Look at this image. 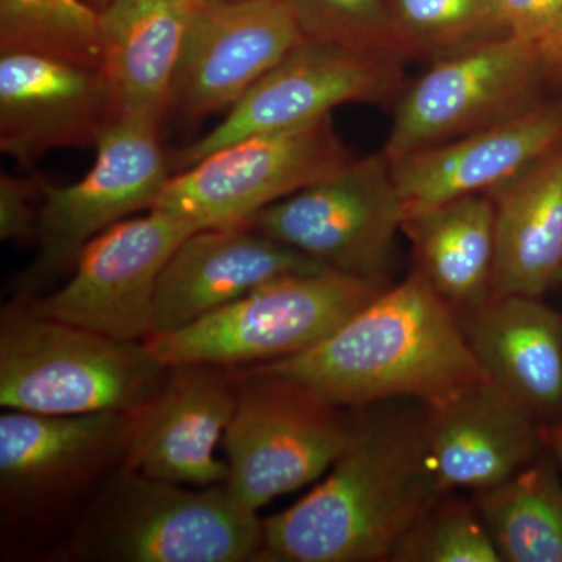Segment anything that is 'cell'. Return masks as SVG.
<instances>
[{"label": "cell", "instance_id": "7c38bea8", "mask_svg": "<svg viewBox=\"0 0 562 562\" xmlns=\"http://www.w3.org/2000/svg\"><path fill=\"white\" fill-rule=\"evenodd\" d=\"M195 231L201 228L165 211L128 217L85 247L60 290L24 306L120 341L146 342L162 269Z\"/></svg>", "mask_w": 562, "mask_h": 562}, {"label": "cell", "instance_id": "f1b7e54d", "mask_svg": "<svg viewBox=\"0 0 562 562\" xmlns=\"http://www.w3.org/2000/svg\"><path fill=\"white\" fill-rule=\"evenodd\" d=\"M44 181L38 176L0 177V238L5 243H36Z\"/></svg>", "mask_w": 562, "mask_h": 562}, {"label": "cell", "instance_id": "484cf974", "mask_svg": "<svg viewBox=\"0 0 562 562\" xmlns=\"http://www.w3.org/2000/svg\"><path fill=\"white\" fill-rule=\"evenodd\" d=\"M406 58L441 60L508 36L501 0H392Z\"/></svg>", "mask_w": 562, "mask_h": 562}, {"label": "cell", "instance_id": "1f68e13d", "mask_svg": "<svg viewBox=\"0 0 562 562\" xmlns=\"http://www.w3.org/2000/svg\"><path fill=\"white\" fill-rule=\"evenodd\" d=\"M547 66H549L550 81L552 87L562 88V35L554 41L552 46L543 50Z\"/></svg>", "mask_w": 562, "mask_h": 562}, {"label": "cell", "instance_id": "603a6c76", "mask_svg": "<svg viewBox=\"0 0 562 562\" xmlns=\"http://www.w3.org/2000/svg\"><path fill=\"white\" fill-rule=\"evenodd\" d=\"M414 271L457 316L494 295L495 214L490 195L479 194L403 217Z\"/></svg>", "mask_w": 562, "mask_h": 562}, {"label": "cell", "instance_id": "836d02e7", "mask_svg": "<svg viewBox=\"0 0 562 562\" xmlns=\"http://www.w3.org/2000/svg\"><path fill=\"white\" fill-rule=\"evenodd\" d=\"M201 2H232V0H201Z\"/></svg>", "mask_w": 562, "mask_h": 562}, {"label": "cell", "instance_id": "7a4b0ae2", "mask_svg": "<svg viewBox=\"0 0 562 562\" xmlns=\"http://www.w3.org/2000/svg\"><path fill=\"white\" fill-rule=\"evenodd\" d=\"M255 368L349 409L391 401L435 405L490 382L457 314L416 271L313 349Z\"/></svg>", "mask_w": 562, "mask_h": 562}, {"label": "cell", "instance_id": "5bb4252c", "mask_svg": "<svg viewBox=\"0 0 562 562\" xmlns=\"http://www.w3.org/2000/svg\"><path fill=\"white\" fill-rule=\"evenodd\" d=\"M303 40L288 0H195L173 77L171 111L194 124L233 109Z\"/></svg>", "mask_w": 562, "mask_h": 562}, {"label": "cell", "instance_id": "ba28073f", "mask_svg": "<svg viewBox=\"0 0 562 562\" xmlns=\"http://www.w3.org/2000/svg\"><path fill=\"white\" fill-rule=\"evenodd\" d=\"M403 217L392 161L382 150L272 203L249 224L328 271L383 291L391 286Z\"/></svg>", "mask_w": 562, "mask_h": 562}, {"label": "cell", "instance_id": "d6986e66", "mask_svg": "<svg viewBox=\"0 0 562 562\" xmlns=\"http://www.w3.org/2000/svg\"><path fill=\"white\" fill-rule=\"evenodd\" d=\"M425 406V436L443 494L492 490L543 452V424L494 383Z\"/></svg>", "mask_w": 562, "mask_h": 562}, {"label": "cell", "instance_id": "e0dca14e", "mask_svg": "<svg viewBox=\"0 0 562 562\" xmlns=\"http://www.w3.org/2000/svg\"><path fill=\"white\" fill-rule=\"evenodd\" d=\"M562 146V99L392 161L403 213L490 194Z\"/></svg>", "mask_w": 562, "mask_h": 562}, {"label": "cell", "instance_id": "4316f807", "mask_svg": "<svg viewBox=\"0 0 562 562\" xmlns=\"http://www.w3.org/2000/svg\"><path fill=\"white\" fill-rule=\"evenodd\" d=\"M392 562H502L475 501L443 494L406 531Z\"/></svg>", "mask_w": 562, "mask_h": 562}, {"label": "cell", "instance_id": "d4e9b609", "mask_svg": "<svg viewBox=\"0 0 562 562\" xmlns=\"http://www.w3.org/2000/svg\"><path fill=\"white\" fill-rule=\"evenodd\" d=\"M0 52L101 65V14L85 0H0Z\"/></svg>", "mask_w": 562, "mask_h": 562}, {"label": "cell", "instance_id": "52a82bcc", "mask_svg": "<svg viewBox=\"0 0 562 562\" xmlns=\"http://www.w3.org/2000/svg\"><path fill=\"white\" fill-rule=\"evenodd\" d=\"M353 409L303 384L243 369L238 405L224 432L225 486L251 512L330 471L349 442Z\"/></svg>", "mask_w": 562, "mask_h": 562}, {"label": "cell", "instance_id": "6da1fadb", "mask_svg": "<svg viewBox=\"0 0 562 562\" xmlns=\"http://www.w3.org/2000/svg\"><path fill=\"white\" fill-rule=\"evenodd\" d=\"M441 495L422 403L353 408L349 442L324 482L262 520L261 561H391L406 531Z\"/></svg>", "mask_w": 562, "mask_h": 562}, {"label": "cell", "instance_id": "9c48e42d", "mask_svg": "<svg viewBox=\"0 0 562 562\" xmlns=\"http://www.w3.org/2000/svg\"><path fill=\"white\" fill-rule=\"evenodd\" d=\"M165 117L136 113L111 122L95 143V160L68 187L44 183L38 255L21 284L31 292L70 272L81 251L101 233L139 211H150L171 166L161 143Z\"/></svg>", "mask_w": 562, "mask_h": 562}, {"label": "cell", "instance_id": "f546056e", "mask_svg": "<svg viewBox=\"0 0 562 562\" xmlns=\"http://www.w3.org/2000/svg\"><path fill=\"white\" fill-rule=\"evenodd\" d=\"M509 35L542 52L562 35V0H501Z\"/></svg>", "mask_w": 562, "mask_h": 562}, {"label": "cell", "instance_id": "277c9868", "mask_svg": "<svg viewBox=\"0 0 562 562\" xmlns=\"http://www.w3.org/2000/svg\"><path fill=\"white\" fill-rule=\"evenodd\" d=\"M146 342L38 316L24 303L0 321V405L38 414L136 413L169 375Z\"/></svg>", "mask_w": 562, "mask_h": 562}, {"label": "cell", "instance_id": "83f0119b", "mask_svg": "<svg viewBox=\"0 0 562 562\" xmlns=\"http://www.w3.org/2000/svg\"><path fill=\"white\" fill-rule=\"evenodd\" d=\"M303 38L406 61L391 11L383 0H288Z\"/></svg>", "mask_w": 562, "mask_h": 562}, {"label": "cell", "instance_id": "44dd1931", "mask_svg": "<svg viewBox=\"0 0 562 562\" xmlns=\"http://www.w3.org/2000/svg\"><path fill=\"white\" fill-rule=\"evenodd\" d=\"M195 0H111L101 14V65L114 121L168 116L173 77Z\"/></svg>", "mask_w": 562, "mask_h": 562}, {"label": "cell", "instance_id": "30bf717a", "mask_svg": "<svg viewBox=\"0 0 562 562\" xmlns=\"http://www.w3.org/2000/svg\"><path fill=\"white\" fill-rule=\"evenodd\" d=\"M351 160L331 114L213 151L169 179L154 209L199 228L246 224Z\"/></svg>", "mask_w": 562, "mask_h": 562}, {"label": "cell", "instance_id": "cb8c5ba5", "mask_svg": "<svg viewBox=\"0 0 562 562\" xmlns=\"http://www.w3.org/2000/svg\"><path fill=\"white\" fill-rule=\"evenodd\" d=\"M502 561L562 562V475L543 452L508 482L473 495Z\"/></svg>", "mask_w": 562, "mask_h": 562}, {"label": "cell", "instance_id": "8992f818", "mask_svg": "<svg viewBox=\"0 0 562 562\" xmlns=\"http://www.w3.org/2000/svg\"><path fill=\"white\" fill-rule=\"evenodd\" d=\"M135 413L0 416L3 528L38 531L80 512L124 465Z\"/></svg>", "mask_w": 562, "mask_h": 562}, {"label": "cell", "instance_id": "4fadbf2b", "mask_svg": "<svg viewBox=\"0 0 562 562\" xmlns=\"http://www.w3.org/2000/svg\"><path fill=\"white\" fill-rule=\"evenodd\" d=\"M403 88V60L303 40L228 110L203 138L184 147L177 169L236 140L327 116L346 103H383Z\"/></svg>", "mask_w": 562, "mask_h": 562}, {"label": "cell", "instance_id": "4dcf8cb0", "mask_svg": "<svg viewBox=\"0 0 562 562\" xmlns=\"http://www.w3.org/2000/svg\"><path fill=\"white\" fill-rule=\"evenodd\" d=\"M543 441L562 475V419L543 425Z\"/></svg>", "mask_w": 562, "mask_h": 562}, {"label": "cell", "instance_id": "3957f363", "mask_svg": "<svg viewBox=\"0 0 562 562\" xmlns=\"http://www.w3.org/2000/svg\"><path fill=\"white\" fill-rule=\"evenodd\" d=\"M262 520L224 484L190 490L121 468L81 506L55 550L66 561H261Z\"/></svg>", "mask_w": 562, "mask_h": 562}, {"label": "cell", "instance_id": "d6a6232c", "mask_svg": "<svg viewBox=\"0 0 562 562\" xmlns=\"http://www.w3.org/2000/svg\"><path fill=\"white\" fill-rule=\"evenodd\" d=\"M85 2L90 3L92 9L101 11L102 9H105L106 5H109L111 0H85Z\"/></svg>", "mask_w": 562, "mask_h": 562}, {"label": "cell", "instance_id": "5b68a950", "mask_svg": "<svg viewBox=\"0 0 562 562\" xmlns=\"http://www.w3.org/2000/svg\"><path fill=\"white\" fill-rule=\"evenodd\" d=\"M379 292L338 272L286 277L146 344L168 368H255L313 349Z\"/></svg>", "mask_w": 562, "mask_h": 562}, {"label": "cell", "instance_id": "8fae6325", "mask_svg": "<svg viewBox=\"0 0 562 562\" xmlns=\"http://www.w3.org/2000/svg\"><path fill=\"white\" fill-rule=\"evenodd\" d=\"M547 87L543 52L512 35L431 61L398 92L383 151L395 161L480 131L543 101Z\"/></svg>", "mask_w": 562, "mask_h": 562}, {"label": "cell", "instance_id": "ac0fdd59", "mask_svg": "<svg viewBox=\"0 0 562 562\" xmlns=\"http://www.w3.org/2000/svg\"><path fill=\"white\" fill-rule=\"evenodd\" d=\"M319 272L331 271L249 222L201 228L162 269L150 338L188 327L272 281Z\"/></svg>", "mask_w": 562, "mask_h": 562}, {"label": "cell", "instance_id": "2e32d148", "mask_svg": "<svg viewBox=\"0 0 562 562\" xmlns=\"http://www.w3.org/2000/svg\"><path fill=\"white\" fill-rule=\"evenodd\" d=\"M114 121L98 66L33 54L0 55V149L31 169L50 150L95 146Z\"/></svg>", "mask_w": 562, "mask_h": 562}, {"label": "cell", "instance_id": "9a60e30c", "mask_svg": "<svg viewBox=\"0 0 562 562\" xmlns=\"http://www.w3.org/2000/svg\"><path fill=\"white\" fill-rule=\"evenodd\" d=\"M243 369L183 364L169 369L154 398L135 413L122 468L187 486L227 482L216 447L231 424Z\"/></svg>", "mask_w": 562, "mask_h": 562}, {"label": "cell", "instance_id": "ffe728a7", "mask_svg": "<svg viewBox=\"0 0 562 562\" xmlns=\"http://www.w3.org/2000/svg\"><path fill=\"white\" fill-rule=\"evenodd\" d=\"M491 383L541 424L562 419V313L530 295H492L458 316Z\"/></svg>", "mask_w": 562, "mask_h": 562}, {"label": "cell", "instance_id": "7402d4cb", "mask_svg": "<svg viewBox=\"0 0 562 562\" xmlns=\"http://www.w3.org/2000/svg\"><path fill=\"white\" fill-rule=\"evenodd\" d=\"M494 295L542 297L562 281V146L490 192Z\"/></svg>", "mask_w": 562, "mask_h": 562}]
</instances>
